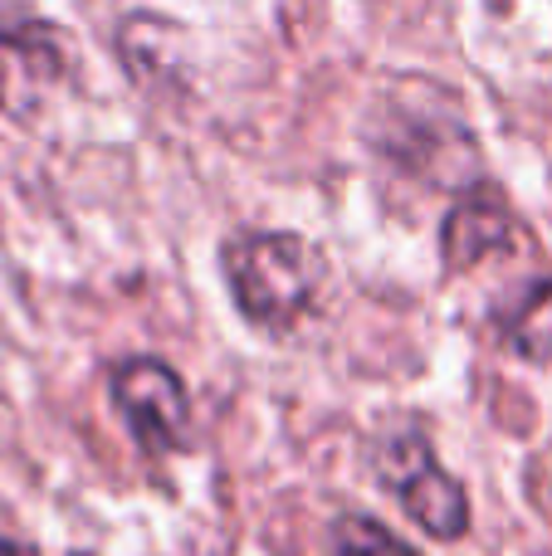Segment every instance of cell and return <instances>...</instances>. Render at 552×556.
<instances>
[{
    "mask_svg": "<svg viewBox=\"0 0 552 556\" xmlns=\"http://www.w3.org/2000/svg\"><path fill=\"white\" fill-rule=\"evenodd\" d=\"M318 254L299 235H244L225 250V278L240 313L260 327H289L318 293Z\"/></svg>",
    "mask_w": 552,
    "mask_h": 556,
    "instance_id": "1",
    "label": "cell"
},
{
    "mask_svg": "<svg viewBox=\"0 0 552 556\" xmlns=\"http://www.w3.org/2000/svg\"><path fill=\"white\" fill-rule=\"evenodd\" d=\"M377 473L391 493L401 498V508L411 513L416 528H426L430 538L440 542H455L469 532V498L455 479L436 464L430 444L421 440L416 430H401L381 444V459Z\"/></svg>",
    "mask_w": 552,
    "mask_h": 556,
    "instance_id": "2",
    "label": "cell"
},
{
    "mask_svg": "<svg viewBox=\"0 0 552 556\" xmlns=\"http://www.w3.org/2000/svg\"><path fill=\"white\" fill-rule=\"evenodd\" d=\"M113 405L127 420L133 440L147 454H166L191 430V401H186L181 376L156 356H133L113 371Z\"/></svg>",
    "mask_w": 552,
    "mask_h": 556,
    "instance_id": "3",
    "label": "cell"
},
{
    "mask_svg": "<svg viewBox=\"0 0 552 556\" xmlns=\"http://www.w3.org/2000/svg\"><path fill=\"white\" fill-rule=\"evenodd\" d=\"M64 78V45L49 25L0 29V108L10 117H35Z\"/></svg>",
    "mask_w": 552,
    "mask_h": 556,
    "instance_id": "4",
    "label": "cell"
},
{
    "mask_svg": "<svg viewBox=\"0 0 552 556\" xmlns=\"http://www.w3.org/2000/svg\"><path fill=\"white\" fill-rule=\"evenodd\" d=\"M514 211L499 195V186H469L455 201V211L446 215V264L450 269H469V264L489 260V254L509 250L514 244Z\"/></svg>",
    "mask_w": 552,
    "mask_h": 556,
    "instance_id": "5",
    "label": "cell"
},
{
    "mask_svg": "<svg viewBox=\"0 0 552 556\" xmlns=\"http://www.w3.org/2000/svg\"><path fill=\"white\" fill-rule=\"evenodd\" d=\"M504 346L528 362H552V278H538L499 307Z\"/></svg>",
    "mask_w": 552,
    "mask_h": 556,
    "instance_id": "6",
    "label": "cell"
},
{
    "mask_svg": "<svg viewBox=\"0 0 552 556\" xmlns=\"http://www.w3.org/2000/svg\"><path fill=\"white\" fill-rule=\"evenodd\" d=\"M333 556H421L406 538L387 528V522L367 518V513H342L333 522Z\"/></svg>",
    "mask_w": 552,
    "mask_h": 556,
    "instance_id": "7",
    "label": "cell"
},
{
    "mask_svg": "<svg viewBox=\"0 0 552 556\" xmlns=\"http://www.w3.org/2000/svg\"><path fill=\"white\" fill-rule=\"evenodd\" d=\"M0 556H35V547H25L15 538H0Z\"/></svg>",
    "mask_w": 552,
    "mask_h": 556,
    "instance_id": "8",
    "label": "cell"
},
{
    "mask_svg": "<svg viewBox=\"0 0 552 556\" xmlns=\"http://www.w3.org/2000/svg\"><path fill=\"white\" fill-rule=\"evenodd\" d=\"M74 556H88V552H74Z\"/></svg>",
    "mask_w": 552,
    "mask_h": 556,
    "instance_id": "9",
    "label": "cell"
}]
</instances>
